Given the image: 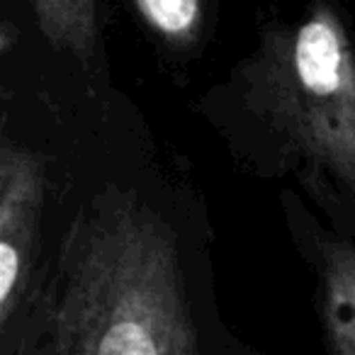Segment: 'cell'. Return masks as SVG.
Here are the masks:
<instances>
[{"label": "cell", "mask_w": 355, "mask_h": 355, "mask_svg": "<svg viewBox=\"0 0 355 355\" xmlns=\"http://www.w3.org/2000/svg\"><path fill=\"white\" fill-rule=\"evenodd\" d=\"M37 309L51 355H200L175 232L134 190L78 209Z\"/></svg>", "instance_id": "1"}, {"label": "cell", "mask_w": 355, "mask_h": 355, "mask_svg": "<svg viewBox=\"0 0 355 355\" xmlns=\"http://www.w3.org/2000/svg\"><path fill=\"white\" fill-rule=\"evenodd\" d=\"M217 95L232 103L236 146L270 175H295L336 232L355 234V42L334 0L268 27Z\"/></svg>", "instance_id": "2"}, {"label": "cell", "mask_w": 355, "mask_h": 355, "mask_svg": "<svg viewBox=\"0 0 355 355\" xmlns=\"http://www.w3.org/2000/svg\"><path fill=\"white\" fill-rule=\"evenodd\" d=\"M44 202V156L6 137L0 144V326L6 336L40 304L37 261Z\"/></svg>", "instance_id": "3"}, {"label": "cell", "mask_w": 355, "mask_h": 355, "mask_svg": "<svg viewBox=\"0 0 355 355\" xmlns=\"http://www.w3.org/2000/svg\"><path fill=\"white\" fill-rule=\"evenodd\" d=\"M297 217L316 277V311L329 355H355V243L336 229H321L297 200L285 198Z\"/></svg>", "instance_id": "4"}, {"label": "cell", "mask_w": 355, "mask_h": 355, "mask_svg": "<svg viewBox=\"0 0 355 355\" xmlns=\"http://www.w3.org/2000/svg\"><path fill=\"white\" fill-rule=\"evenodd\" d=\"M42 37L56 54L90 66L98 56V0H27Z\"/></svg>", "instance_id": "5"}, {"label": "cell", "mask_w": 355, "mask_h": 355, "mask_svg": "<svg viewBox=\"0 0 355 355\" xmlns=\"http://www.w3.org/2000/svg\"><path fill=\"white\" fill-rule=\"evenodd\" d=\"M146 30L173 54H190L205 30V0H132Z\"/></svg>", "instance_id": "6"}]
</instances>
